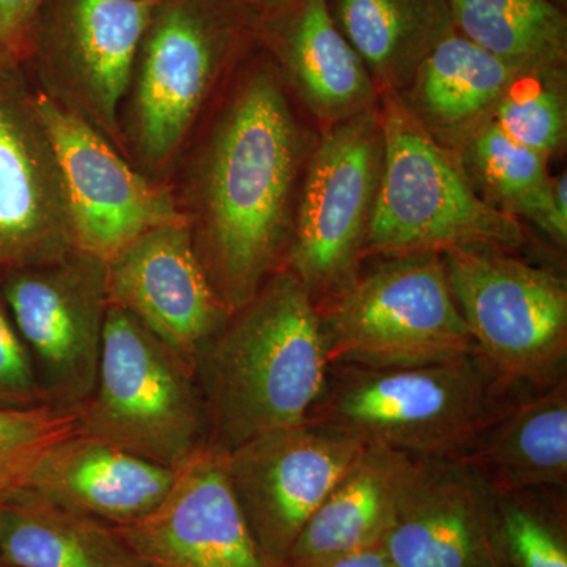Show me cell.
Instances as JSON below:
<instances>
[{
  "label": "cell",
  "instance_id": "6da1fadb",
  "mask_svg": "<svg viewBox=\"0 0 567 567\" xmlns=\"http://www.w3.org/2000/svg\"><path fill=\"white\" fill-rule=\"evenodd\" d=\"M305 158V132L281 71L254 66L197 153L182 210L205 275L230 312L286 262Z\"/></svg>",
  "mask_w": 567,
  "mask_h": 567
},
{
  "label": "cell",
  "instance_id": "7a4b0ae2",
  "mask_svg": "<svg viewBox=\"0 0 567 567\" xmlns=\"http://www.w3.org/2000/svg\"><path fill=\"white\" fill-rule=\"evenodd\" d=\"M328 371L319 308L300 279L281 268L194 361L210 445L227 453L265 432L303 423Z\"/></svg>",
  "mask_w": 567,
  "mask_h": 567
},
{
  "label": "cell",
  "instance_id": "3957f363",
  "mask_svg": "<svg viewBox=\"0 0 567 567\" xmlns=\"http://www.w3.org/2000/svg\"><path fill=\"white\" fill-rule=\"evenodd\" d=\"M476 353L410 368L331 364L308 420L417 458L462 457L514 404Z\"/></svg>",
  "mask_w": 567,
  "mask_h": 567
},
{
  "label": "cell",
  "instance_id": "277c9868",
  "mask_svg": "<svg viewBox=\"0 0 567 567\" xmlns=\"http://www.w3.org/2000/svg\"><path fill=\"white\" fill-rule=\"evenodd\" d=\"M380 121L383 166L365 254H443L464 246L513 251L525 245L517 216L481 196L456 152L431 136L399 93L385 92Z\"/></svg>",
  "mask_w": 567,
  "mask_h": 567
},
{
  "label": "cell",
  "instance_id": "5b68a950",
  "mask_svg": "<svg viewBox=\"0 0 567 567\" xmlns=\"http://www.w3.org/2000/svg\"><path fill=\"white\" fill-rule=\"evenodd\" d=\"M240 0H158L121 114L122 148L162 181L246 35Z\"/></svg>",
  "mask_w": 567,
  "mask_h": 567
},
{
  "label": "cell",
  "instance_id": "8992f818",
  "mask_svg": "<svg viewBox=\"0 0 567 567\" xmlns=\"http://www.w3.org/2000/svg\"><path fill=\"white\" fill-rule=\"evenodd\" d=\"M76 412L80 434L171 470L210 445L192 365L115 306L107 309L95 386Z\"/></svg>",
  "mask_w": 567,
  "mask_h": 567
},
{
  "label": "cell",
  "instance_id": "52a82bcc",
  "mask_svg": "<svg viewBox=\"0 0 567 567\" xmlns=\"http://www.w3.org/2000/svg\"><path fill=\"white\" fill-rule=\"evenodd\" d=\"M317 308L330 365L410 368L476 353L442 254L390 257Z\"/></svg>",
  "mask_w": 567,
  "mask_h": 567
},
{
  "label": "cell",
  "instance_id": "ba28073f",
  "mask_svg": "<svg viewBox=\"0 0 567 567\" xmlns=\"http://www.w3.org/2000/svg\"><path fill=\"white\" fill-rule=\"evenodd\" d=\"M442 257L487 368L511 388L557 382L567 357L565 279L492 246L453 248Z\"/></svg>",
  "mask_w": 567,
  "mask_h": 567
},
{
  "label": "cell",
  "instance_id": "9c48e42d",
  "mask_svg": "<svg viewBox=\"0 0 567 567\" xmlns=\"http://www.w3.org/2000/svg\"><path fill=\"white\" fill-rule=\"evenodd\" d=\"M382 166L375 106L331 125L309 159L282 268L300 279L317 306L360 275Z\"/></svg>",
  "mask_w": 567,
  "mask_h": 567
},
{
  "label": "cell",
  "instance_id": "30bf717a",
  "mask_svg": "<svg viewBox=\"0 0 567 567\" xmlns=\"http://www.w3.org/2000/svg\"><path fill=\"white\" fill-rule=\"evenodd\" d=\"M158 0H44L28 58L59 106L122 148L121 114Z\"/></svg>",
  "mask_w": 567,
  "mask_h": 567
},
{
  "label": "cell",
  "instance_id": "8fae6325",
  "mask_svg": "<svg viewBox=\"0 0 567 567\" xmlns=\"http://www.w3.org/2000/svg\"><path fill=\"white\" fill-rule=\"evenodd\" d=\"M0 292L47 404L80 409L95 386L102 354L111 306L106 262L71 249L51 262L3 271Z\"/></svg>",
  "mask_w": 567,
  "mask_h": 567
},
{
  "label": "cell",
  "instance_id": "7c38bea8",
  "mask_svg": "<svg viewBox=\"0 0 567 567\" xmlns=\"http://www.w3.org/2000/svg\"><path fill=\"white\" fill-rule=\"evenodd\" d=\"M69 205L74 249L104 262L137 237L188 224L173 189L123 158L99 130L35 89Z\"/></svg>",
  "mask_w": 567,
  "mask_h": 567
},
{
  "label": "cell",
  "instance_id": "4fadbf2b",
  "mask_svg": "<svg viewBox=\"0 0 567 567\" xmlns=\"http://www.w3.org/2000/svg\"><path fill=\"white\" fill-rule=\"evenodd\" d=\"M363 446L353 436L306 420L227 451L230 486L268 566L286 565L306 522Z\"/></svg>",
  "mask_w": 567,
  "mask_h": 567
},
{
  "label": "cell",
  "instance_id": "5bb4252c",
  "mask_svg": "<svg viewBox=\"0 0 567 567\" xmlns=\"http://www.w3.org/2000/svg\"><path fill=\"white\" fill-rule=\"evenodd\" d=\"M74 249L69 205L35 89L0 65V275Z\"/></svg>",
  "mask_w": 567,
  "mask_h": 567
},
{
  "label": "cell",
  "instance_id": "9a60e30c",
  "mask_svg": "<svg viewBox=\"0 0 567 567\" xmlns=\"http://www.w3.org/2000/svg\"><path fill=\"white\" fill-rule=\"evenodd\" d=\"M380 547L393 567H505L498 492L465 458H420Z\"/></svg>",
  "mask_w": 567,
  "mask_h": 567
},
{
  "label": "cell",
  "instance_id": "2e32d148",
  "mask_svg": "<svg viewBox=\"0 0 567 567\" xmlns=\"http://www.w3.org/2000/svg\"><path fill=\"white\" fill-rule=\"evenodd\" d=\"M147 567H270L230 486L226 453L207 445L147 516L114 527Z\"/></svg>",
  "mask_w": 567,
  "mask_h": 567
},
{
  "label": "cell",
  "instance_id": "e0dca14e",
  "mask_svg": "<svg viewBox=\"0 0 567 567\" xmlns=\"http://www.w3.org/2000/svg\"><path fill=\"white\" fill-rule=\"evenodd\" d=\"M107 298L194 369L233 312L219 300L194 249L188 224L148 230L106 262Z\"/></svg>",
  "mask_w": 567,
  "mask_h": 567
},
{
  "label": "cell",
  "instance_id": "ac0fdd59",
  "mask_svg": "<svg viewBox=\"0 0 567 567\" xmlns=\"http://www.w3.org/2000/svg\"><path fill=\"white\" fill-rule=\"evenodd\" d=\"M174 477L175 470L76 432L44 453L28 491L117 527L152 513Z\"/></svg>",
  "mask_w": 567,
  "mask_h": 567
},
{
  "label": "cell",
  "instance_id": "d6986e66",
  "mask_svg": "<svg viewBox=\"0 0 567 567\" xmlns=\"http://www.w3.org/2000/svg\"><path fill=\"white\" fill-rule=\"evenodd\" d=\"M420 458L364 445L306 522L284 567H316L382 546Z\"/></svg>",
  "mask_w": 567,
  "mask_h": 567
},
{
  "label": "cell",
  "instance_id": "ffe728a7",
  "mask_svg": "<svg viewBox=\"0 0 567 567\" xmlns=\"http://www.w3.org/2000/svg\"><path fill=\"white\" fill-rule=\"evenodd\" d=\"M520 74L454 32L424 59L399 96L431 136L454 152L491 121Z\"/></svg>",
  "mask_w": 567,
  "mask_h": 567
},
{
  "label": "cell",
  "instance_id": "44dd1931",
  "mask_svg": "<svg viewBox=\"0 0 567 567\" xmlns=\"http://www.w3.org/2000/svg\"><path fill=\"white\" fill-rule=\"evenodd\" d=\"M276 20L282 22L284 74L312 114L334 125L375 106L379 89L334 24L327 0H301Z\"/></svg>",
  "mask_w": 567,
  "mask_h": 567
},
{
  "label": "cell",
  "instance_id": "7402d4cb",
  "mask_svg": "<svg viewBox=\"0 0 567 567\" xmlns=\"http://www.w3.org/2000/svg\"><path fill=\"white\" fill-rule=\"evenodd\" d=\"M498 494L567 484V380L514 402L462 456Z\"/></svg>",
  "mask_w": 567,
  "mask_h": 567
},
{
  "label": "cell",
  "instance_id": "603a6c76",
  "mask_svg": "<svg viewBox=\"0 0 567 567\" xmlns=\"http://www.w3.org/2000/svg\"><path fill=\"white\" fill-rule=\"evenodd\" d=\"M334 24L377 89L401 93L417 66L456 32L450 0H327Z\"/></svg>",
  "mask_w": 567,
  "mask_h": 567
},
{
  "label": "cell",
  "instance_id": "cb8c5ba5",
  "mask_svg": "<svg viewBox=\"0 0 567 567\" xmlns=\"http://www.w3.org/2000/svg\"><path fill=\"white\" fill-rule=\"evenodd\" d=\"M0 507L6 567H144L112 525L31 491Z\"/></svg>",
  "mask_w": 567,
  "mask_h": 567
},
{
  "label": "cell",
  "instance_id": "d4e9b609",
  "mask_svg": "<svg viewBox=\"0 0 567 567\" xmlns=\"http://www.w3.org/2000/svg\"><path fill=\"white\" fill-rule=\"evenodd\" d=\"M454 29L520 73L565 69L567 18L550 0H450Z\"/></svg>",
  "mask_w": 567,
  "mask_h": 567
},
{
  "label": "cell",
  "instance_id": "484cf974",
  "mask_svg": "<svg viewBox=\"0 0 567 567\" xmlns=\"http://www.w3.org/2000/svg\"><path fill=\"white\" fill-rule=\"evenodd\" d=\"M458 162L481 196L499 210L546 227L550 175L547 158L507 136L494 121L483 123L457 148Z\"/></svg>",
  "mask_w": 567,
  "mask_h": 567
},
{
  "label": "cell",
  "instance_id": "4316f807",
  "mask_svg": "<svg viewBox=\"0 0 567 567\" xmlns=\"http://www.w3.org/2000/svg\"><path fill=\"white\" fill-rule=\"evenodd\" d=\"M565 69L522 73L507 89L492 121L525 147L550 158L565 145Z\"/></svg>",
  "mask_w": 567,
  "mask_h": 567
},
{
  "label": "cell",
  "instance_id": "83f0119b",
  "mask_svg": "<svg viewBox=\"0 0 567 567\" xmlns=\"http://www.w3.org/2000/svg\"><path fill=\"white\" fill-rule=\"evenodd\" d=\"M76 432V410L0 406V505L28 491L44 453Z\"/></svg>",
  "mask_w": 567,
  "mask_h": 567
},
{
  "label": "cell",
  "instance_id": "f1b7e54d",
  "mask_svg": "<svg viewBox=\"0 0 567 567\" xmlns=\"http://www.w3.org/2000/svg\"><path fill=\"white\" fill-rule=\"evenodd\" d=\"M503 554L516 567H567L566 539L558 525L533 502L532 491L498 494Z\"/></svg>",
  "mask_w": 567,
  "mask_h": 567
},
{
  "label": "cell",
  "instance_id": "f546056e",
  "mask_svg": "<svg viewBox=\"0 0 567 567\" xmlns=\"http://www.w3.org/2000/svg\"><path fill=\"white\" fill-rule=\"evenodd\" d=\"M43 405L48 404L33 371L31 357L0 292V406L35 409Z\"/></svg>",
  "mask_w": 567,
  "mask_h": 567
},
{
  "label": "cell",
  "instance_id": "4dcf8cb0",
  "mask_svg": "<svg viewBox=\"0 0 567 567\" xmlns=\"http://www.w3.org/2000/svg\"><path fill=\"white\" fill-rule=\"evenodd\" d=\"M44 0H0V65L28 59L33 28Z\"/></svg>",
  "mask_w": 567,
  "mask_h": 567
},
{
  "label": "cell",
  "instance_id": "1f68e13d",
  "mask_svg": "<svg viewBox=\"0 0 567 567\" xmlns=\"http://www.w3.org/2000/svg\"><path fill=\"white\" fill-rule=\"evenodd\" d=\"M316 567H393L388 561L382 547L368 548V550L354 551L346 557L331 559Z\"/></svg>",
  "mask_w": 567,
  "mask_h": 567
},
{
  "label": "cell",
  "instance_id": "d6a6232c",
  "mask_svg": "<svg viewBox=\"0 0 567 567\" xmlns=\"http://www.w3.org/2000/svg\"><path fill=\"white\" fill-rule=\"evenodd\" d=\"M241 6L248 7L249 10L265 14V17L279 18L287 11L293 9L301 0H240Z\"/></svg>",
  "mask_w": 567,
  "mask_h": 567
},
{
  "label": "cell",
  "instance_id": "836d02e7",
  "mask_svg": "<svg viewBox=\"0 0 567 567\" xmlns=\"http://www.w3.org/2000/svg\"><path fill=\"white\" fill-rule=\"evenodd\" d=\"M0 535H2V507H0ZM0 567H6L3 565L2 548H0Z\"/></svg>",
  "mask_w": 567,
  "mask_h": 567
},
{
  "label": "cell",
  "instance_id": "e575fe53",
  "mask_svg": "<svg viewBox=\"0 0 567 567\" xmlns=\"http://www.w3.org/2000/svg\"><path fill=\"white\" fill-rule=\"evenodd\" d=\"M550 2L557 3L558 7H561V9H565L566 0H550Z\"/></svg>",
  "mask_w": 567,
  "mask_h": 567
},
{
  "label": "cell",
  "instance_id": "d590c367",
  "mask_svg": "<svg viewBox=\"0 0 567 567\" xmlns=\"http://www.w3.org/2000/svg\"><path fill=\"white\" fill-rule=\"evenodd\" d=\"M144 567H147V566H144Z\"/></svg>",
  "mask_w": 567,
  "mask_h": 567
}]
</instances>
